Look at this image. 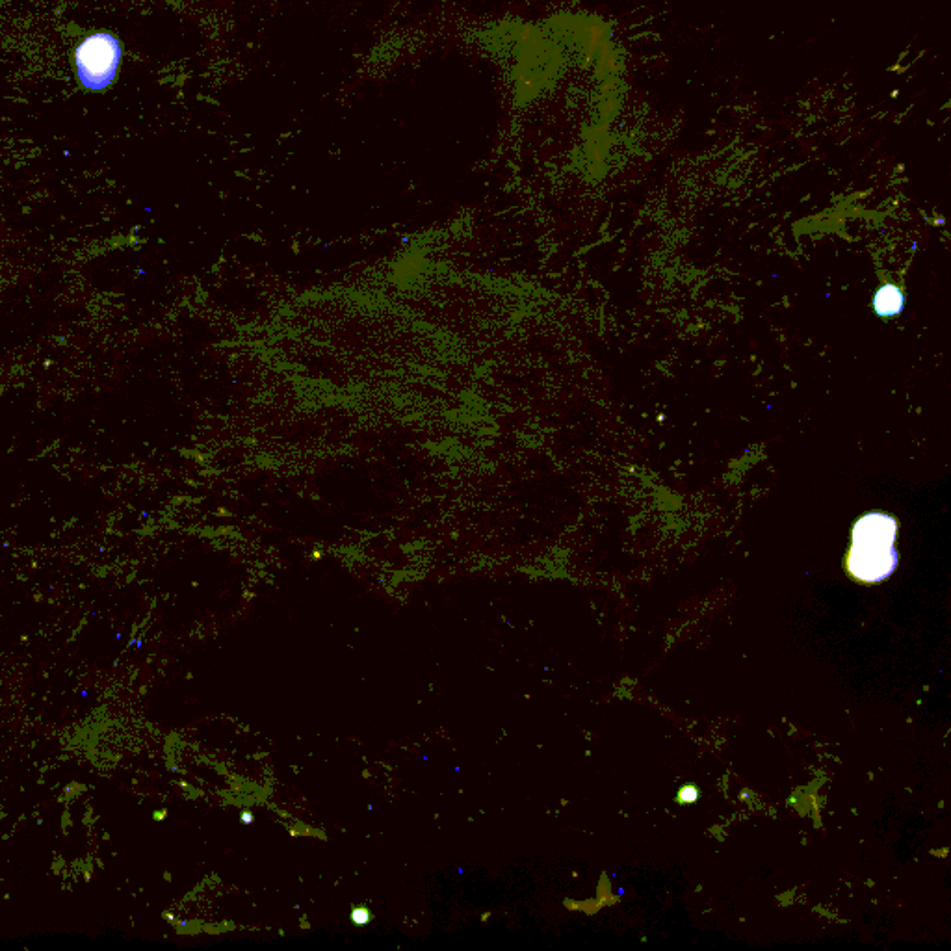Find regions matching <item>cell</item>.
<instances>
[{
    "mask_svg": "<svg viewBox=\"0 0 951 951\" xmlns=\"http://www.w3.org/2000/svg\"><path fill=\"white\" fill-rule=\"evenodd\" d=\"M121 43L108 32H95L75 51V67L80 84L86 90L103 92L118 75Z\"/></svg>",
    "mask_w": 951,
    "mask_h": 951,
    "instance_id": "obj_2",
    "label": "cell"
},
{
    "mask_svg": "<svg viewBox=\"0 0 951 951\" xmlns=\"http://www.w3.org/2000/svg\"><path fill=\"white\" fill-rule=\"evenodd\" d=\"M905 296L896 285H885L873 296V311L881 318H894L903 311Z\"/></svg>",
    "mask_w": 951,
    "mask_h": 951,
    "instance_id": "obj_3",
    "label": "cell"
},
{
    "mask_svg": "<svg viewBox=\"0 0 951 951\" xmlns=\"http://www.w3.org/2000/svg\"><path fill=\"white\" fill-rule=\"evenodd\" d=\"M680 799H682V801H686V803L695 801V799H697V792H695V788H691V786L684 788V790H682V794H680Z\"/></svg>",
    "mask_w": 951,
    "mask_h": 951,
    "instance_id": "obj_4",
    "label": "cell"
},
{
    "mask_svg": "<svg viewBox=\"0 0 951 951\" xmlns=\"http://www.w3.org/2000/svg\"><path fill=\"white\" fill-rule=\"evenodd\" d=\"M898 522L892 515L872 511L860 517L851 537L847 554V571L864 584L883 582L898 567V550L894 547Z\"/></svg>",
    "mask_w": 951,
    "mask_h": 951,
    "instance_id": "obj_1",
    "label": "cell"
}]
</instances>
